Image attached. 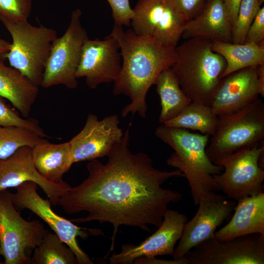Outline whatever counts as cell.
<instances>
[{
  "label": "cell",
  "mask_w": 264,
  "mask_h": 264,
  "mask_svg": "<svg viewBox=\"0 0 264 264\" xmlns=\"http://www.w3.org/2000/svg\"><path fill=\"white\" fill-rule=\"evenodd\" d=\"M263 152L264 143L242 149L215 163L223 168V172L213 177L227 198L237 201L264 192V170L259 165Z\"/></svg>",
  "instance_id": "9c48e42d"
},
{
  "label": "cell",
  "mask_w": 264,
  "mask_h": 264,
  "mask_svg": "<svg viewBox=\"0 0 264 264\" xmlns=\"http://www.w3.org/2000/svg\"><path fill=\"white\" fill-rule=\"evenodd\" d=\"M11 46V43L0 38V61L6 59V55L8 52Z\"/></svg>",
  "instance_id": "8d00e7d4"
},
{
  "label": "cell",
  "mask_w": 264,
  "mask_h": 264,
  "mask_svg": "<svg viewBox=\"0 0 264 264\" xmlns=\"http://www.w3.org/2000/svg\"><path fill=\"white\" fill-rule=\"evenodd\" d=\"M33 164L38 172L48 181L63 183V175L74 163L69 141L59 144L47 140L32 148Z\"/></svg>",
  "instance_id": "44dd1931"
},
{
  "label": "cell",
  "mask_w": 264,
  "mask_h": 264,
  "mask_svg": "<svg viewBox=\"0 0 264 264\" xmlns=\"http://www.w3.org/2000/svg\"><path fill=\"white\" fill-rule=\"evenodd\" d=\"M217 192H209L200 198L195 215L184 226L174 259H182L195 246L213 238L217 228L231 216L236 200Z\"/></svg>",
  "instance_id": "4fadbf2b"
},
{
  "label": "cell",
  "mask_w": 264,
  "mask_h": 264,
  "mask_svg": "<svg viewBox=\"0 0 264 264\" xmlns=\"http://www.w3.org/2000/svg\"><path fill=\"white\" fill-rule=\"evenodd\" d=\"M233 25L224 0H208L201 11L185 23L182 38L233 42Z\"/></svg>",
  "instance_id": "d6986e66"
},
{
  "label": "cell",
  "mask_w": 264,
  "mask_h": 264,
  "mask_svg": "<svg viewBox=\"0 0 264 264\" xmlns=\"http://www.w3.org/2000/svg\"><path fill=\"white\" fill-rule=\"evenodd\" d=\"M11 36L12 42L6 58L38 86H41L52 44L58 37L54 29L33 26L27 20L13 22L0 17Z\"/></svg>",
  "instance_id": "8992f818"
},
{
  "label": "cell",
  "mask_w": 264,
  "mask_h": 264,
  "mask_svg": "<svg viewBox=\"0 0 264 264\" xmlns=\"http://www.w3.org/2000/svg\"><path fill=\"white\" fill-rule=\"evenodd\" d=\"M154 133L173 149L167 164L180 170L187 179L195 205L208 193L220 191L213 176L220 174L223 168L212 162L207 154L210 135L163 124Z\"/></svg>",
  "instance_id": "3957f363"
},
{
  "label": "cell",
  "mask_w": 264,
  "mask_h": 264,
  "mask_svg": "<svg viewBox=\"0 0 264 264\" xmlns=\"http://www.w3.org/2000/svg\"><path fill=\"white\" fill-rule=\"evenodd\" d=\"M258 79L261 92V96H264V64L257 66Z\"/></svg>",
  "instance_id": "d590c367"
},
{
  "label": "cell",
  "mask_w": 264,
  "mask_h": 264,
  "mask_svg": "<svg viewBox=\"0 0 264 264\" xmlns=\"http://www.w3.org/2000/svg\"><path fill=\"white\" fill-rule=\"evenodd\" d=\"M112 11V17L114 24L129 26L133 16V11L131 8L130 0H107Z\"/></svg>",
  "instance_id": "4dcf8cb0"
},
{
  "label": "cell",
  "mask_w": 264,
  "mask_h": 264,
  "mask_svg": "<svg viewBox=\"0 0 264 264\" xmlns=\"http://www.w3.org/2000/svg\"><path fill=\"white\" fill-rule=\"evenodd\" d=\"M186 215L177 211L168 209L158 229L140 244H125L121 251L109 259L110 264H130L143 257L172 255L175 246L182 236Z\"/></svg>",
  "instance_id": "2e32d148"
},
{
  "label": "cell",
  "mask_w": 264,
  "mask_h": 264,
  "mask_svg": "<svg viewBox=\"0 0 264 264\" xmlns=\"http://www.w3.org/2000/svg\"><path fill=\"white\" fill-rule=\"evenodd\" d=\"M81 11H73L66 30L53 42L48 57L41 86L44 88L61 85L76 88V76L83 46L88 38L81 22Z\"/></svg>",
  "instance_id": "ba28073f"
},
{
  "label": "cell",
  "mask_w": 264,
  "mask_h": 264,
  "mask_svg": "<svg viewBox=\"0 0 264 264\" xmlns=\"http://www.w3.org/2000/svg\"><path fill=\"white\" fill-rule=\"evenodd\" d=\"M154 85L160 100L158 121L161 124L177 116L192 102L181 89L171 67L158 75Z\"/></svg>",
  "instance_id": "cb8c5ba5"
},
{
  "label": "cell",
  "mask_w": 264,
  "mask_h": 264,
  "mask_svg": "<svg viewBox=\"0 0 264 264\" xmlns=\"http://www.w3.org/2000/svg\"><path fill=\"white\" fill-rule=\"evenodd\" d=\"M103 164L97 159L87 164L88 177L70 187L60 198L58 204L69 214L85 211L84 218L70 220L73 222L98 221L114 228L110 251L121 225L137 227L150 232L149 225L158 227L168 206L182 198L178 191L164 188L170 178L183 177L178 169L168 171L155 168L152 159L142 152L132 153L129 148L130 130Z\"/></svg>",
  "instance_id": "6da1fadb"
},
{
  "label": "cell",
  "mask_w": 264,
  "mask_h": 264,
  "mask_svg": "<svg viewBox=\"0 0 264 264\" xmlns=\"http://www.w3.org/2000/svg\"><path fill=\"white\" fill-rule=\"evenodd\" d=\"M132 9L131 25L136 34L176 47L186 22L174 0H138Z\"/></svg>",
  "instance_id": "8fae6325"
},
{
  "label": "cell",
  "mask_w": 264,
  "mask_h": 264,
  "mask_svg": "<svg viewBox=\"0 0 264 264\" xmlns=\"http://www.w3.org/2000/svg\"><path fill=\"white\" fill-rule=\"evenodd\" d=\"M38 87L19 70L0 61V97L10 101L24 118L30 115Z\"/></svg>",
  "instance_id": "7402d4cb"
},
{
  "label": "cell",
  "mask_w": 264,
  "mask_h": 264,
  "mask_svg": "<svg viewBox=\"0 0 264 264\" xmlns=\"http://www.w3.org/2000/svg\"><path fill=\"white\" fill-rule=\"evenodd\" d=\"M182 259L186 264H264V235L251 234L222 241L211 238Z\"/></svg>",
  "instance_id": "7c38bea8"
},
{
  "label": "cell",
  "mask_w": 264,
  "mask_h": 264,
  "mask_svg": "<svg viewBox=\"0 0 264 264\" xmlns=\"http://www.w3.org/2000/svg\"><path fill=\"white\" fill-rule=\"evenodd\" d=\"M31 264H75L76 256L55 233L46 230L42 240L35 249Z\"/></svg>",
  "instance_id": "484cf974"
},
{
  "label": "cell",
  "mask_w": 264,
  "mask_h": 264,
  "mask_svg": "<svg viewBox=\"0 0 264 264\" xmlns=\"http://www.w3.org/2000/svg\"><path fill=\"white\" fill-rule=\"evenodd\" d=\"M264 41V7L260 8L249 26L245 43L259 44Z\"/></svg>",
  "instance_id": "1f68e13d"
},
{
  "label": "cell",
  "mask_w": 264,
  "mask_h": 264,
  "mask_svg": "<svg viewBox=\"0 0 264 264\" xmlns=\"http://www.w3.org/2000/svg\"><path fill=\"white\" fill-rule=\"evenodd\" d=\"M119 123L116 114L101 120L94 114H88L82 130L69 141L73 163L107 156L124 135Z\"/></svg>",
  "instance_id": "9a60e30c"
},
{
  "label": "cell",
  "mask_w": 264,
  "mask_h": 264,
  "mask_svg": "<svg viewBox=\"0 0 264 264\" xmlns=\"http://www.w3.org/2000/svg\"><path fill=\"white\" fill-rule=\"evenodd\" d=\"M208 0H174L184 20L186 22L196 16Z\"/></svg>",
  "instance_id": "d6a6232c"
},
{
  "label": "cell",
  "mask_w": 264,
  "mask_h": 264,
  "mask_svg": "<svg viewBox=\"0 0 264 264\" xmlns=\"http://www.w3.org/2000/svg\"><path fill=\"white\" fill-rule=\"evenodd\" d=\"M31 8V0H0V17L13 22L27 20Z\"/></svg>",
  "instance_id": "f546056e"
},
{
  "label": "cell",
  "mask_w": 264,
  "mask_h": 264,
  "mask_svg": "<svg viewBox=\"0 0 264 264\" xmlns=\"http://www.w3.org/2000/svg\"><path fill=\"white\" fill-rule=\"evenodd\" d=\"M202 38L185 40L176 47V59L171 67L180 87L192 102L210 106L226 67L224 58Z\"/></svg>",
  "instance_id": "277c9868"
},
{
  "label": "cell",
  "mask_w": 264,
  "mask_h": 264,
  "mask_svg": "<svg viewBox=\"0 0 264 264\" xmlns=\"http://www.w3.org/2000/svg\"><path fill=\"white\" fill-rule=\"evenodd\" d=\"M261 95L257 66L246 67L221 79L210 106L219 117L242 109Z\"/></svg>",
  "instance_id": "e0dca14e"
},
{
  "label": "cell",
  "mask_w": 264,
  "mask_h": 264,
  "mask_svg": "<svg viewBox=\"0 0 264 264\" xmlns=\"http://www.w3.org/2000/svg\"><path fill=\"white\" fill-rule=\"evenodd\" d=\"M264 139V103L259 98L238 111L219 116L206 153L215 163L240 150L261 145Z\"/></svg>",
  "instance_id": "5b68a950"
},
{
  "label": "cell",
  "mask_w": 264,
  "mask_h": 264,
  "mask_svg": "<svg viewBox=\"0 0 264 264\" xmlns=\"http://www.w3.org/2000/svg\"><path fill=\"white\" fill-rule=\"evenodd\" d=\"M260 1L261 2V3L262 4L264 2V0H260Z\"/></svg>",
  "instance_id": "74e56055"
},
{
  "label": "cell",
  "mask_w": 264,
  "mask_h": 264,
  "mask_svg": "<svg viewBox=\"0 0 264 264\" xmlns=\"http://www.w3.org/2000/svg\"><path fill=\"white\" fill-rule=\"evenodd\" d=\"M11 194L13 203L20 209H27L48 224L57 235L72 250L78 264H92L88 256L81 248L77 238L87 239L89 233L99 234L100 230L80 227L70 220L61 217L51 208V202L42 198L37 192L38 185L26 181L15 188Z\"/></svg>",
  "instance_id": "30bf717a"
},
{
  "label": "cell",
  "mask_w": 264,
  "mask_h": 264,
  "mask_svg": "<svg viewBox=\"0 0 264 264\" xmlns=\"http://www.w3.org/2000/svg\"><path fill=\"white\" fill-rule=\"evenodd\" d=\"M260 0H241L233 25V42L244 44L247 31L260 9Z\"/></svg>",
  "instance_id": "83f0119b"
},
{
  "label": "cell",
  "mask_w": 264,
  "mask_h": 264,
  "mask_svg": "<svg viewBox=\"0 0 264 264\" xmlns=\"http://www.w3.org/2000/svg\"><path fill=\"white\" fill-rule=\"evenodd\" d=\"M0 126H16L30 130L43 138L48 137L38 120L21 117L0 97Z\"/></svg>",
  "instance_id": "f1b7e54d"
},
{
  "label": "cell",
  "mask_w": 264,
  "mask_h": 264,
  "mask_svg": "<svg viewBox=\"0 0 264 264\" xmlns=\"http://www.w3.org/2000/svg\"><path fill=\"white\" fill-rule=\"evenodd\" d=\"M46 140L36 133L23 128L0 126V159L10 156L22 147L33 148Z\"/></svg>",
  "instance_id": "4316f807"
},
{
  "label": "cell",
  "mask_w": 264,
  "mask_h": 264,
  "mask_svg": "<svg viewBox=\"0 0 264 264\" xmlns=\"http://www.w3.org/2000/svg\"><path fill=\"white\" fill-rule=\"evenodd\" d=\"M32 181L45 194L52 205L58 204L60 198L71 186L66 182L56 184L44 178L36 170L32 160V148L23 147L10 156L0 159V192Z\"/></svg>",
  "instance_id": "ac0fdd59"
},
{
  "label": "cell",
  "mask_w": 264,
  "mask_h": 264,
  "mask_svg": "<svg viewBox=\"0 0 264 264\" xmlns=\"http://www.w3.org/2000/svg\"><path fill=\"white\" fill-rule=\"evenodd\" d=\"M211 48L226 62L221 78L242 69L264 64V41L259 44L215 41L212 42Z\"/></svg>",
  "instance_id": "603a6c76"
},
{
  "label": "cell",
  "mask_w": 264,
  "mask_h": 264,
  "mask_svg": "<svg viewBox=\"0 0 264 264\" xmlns=\"http://www.w3.org/2000/svg\"><path fill=\"white\" fill-rule=\"evenodd\" d=\"M237 201L230 221L215 232L214 239L222 241L251 234L264 235V193Z\"/></svg>",
  "instance_id": "ffe728a7"
},
{
  "label": "cell",
  "mask_w": 264,
  "mask_h": 264,
  "mask_svg": "<svg viewBox=\"0 0 264 264\" xmlns=\"http://www.w3.org/2000/svg\"><path fill=\"white\" fill-rule=\"evenodd\" d=\"M218 121L219 117L210 106L192 102L177 116L163 124L212 136L216 132Z\"/></svg>",
  "instance_id": "d4e9b609"
},
{
  "label": "cell",
  "mask_w": 264,
  "mask_h": 264,
  "mask_svg": "<svg viewBox=\"0 0 264 264\" xmlns=\"http://www.w3.org/2000/svg\"><path fill=\"white\" fill-rule=\"evenodd\" d=\"M110 35L117 41L122 59L112 92L115 95L124 94L131 99L122 110V115L138 113L144 118L147 94L158 75L175 63L176 48L163 45L151 37L138 35L132 28L124 30L122 26L116 24Z\"/></svg>",
  "instance_id": "7a4b0ae2"
},
{
  "label": "cell",
  "mask_w": 264,
  "mask_h": 264,
  "mask_svg": "<svg viewBox=\"0 0 264 264\" xmlns=\"http://www.w3.org/2000/svg\"><path fill=\"white\" fill-rule=\"evenodd\" d=\"M134 264H186L184 259L167 260L156 258L155 257H143L136 259Z\"/></svg>",
  "instance_id": "836d02e7"
},
{
  "label": "cell",
  "mask_w": 264,
  "mask_h": 264,
  "mask_svg": "<svg viewBox=\"0 0 264 264\" xmlns=\"http://www.w3.org/2000/svg\"><path fill=\"white\" fill-rule=\"evenodd\" d=\"M3 264L4 263L0 261V264Z\"/></svg>",
  "instance_id": "f35d334b"
},
{
  "label": "cell",
  "mask_w": 264,
  "mask_h": 264,
  "mask_svg": "<svg viewBox=\"0 0 264 264\" xmlns=\"http://www.w3.org/2000/svg\"><path fill=\"white\" fill-rule=\"evenodd\" d=\"M224 1L231 22L233 25L236 19L241 0H224Z\"/></svg>",
  "instance_id": "e575fe53"
},
{
  "label": "cell",
  "mask_w": 264,
  "mask_h": 264,
  "mask_svg": "<svg viewBox=\"0 0 264 264\" xmlns=\"http://www.w3.org/2000/svg\"><path fill=\"white\" fill-rule=\"evenodd\" d=\"M119 44L111 35L85 41L76 70L77 78L84 77L87 86L96 88L102 83L114 82L121 69Z\"/></svg>",
  "instance_id": "5bb4252c"
},
{
  "label": "cell",
  "mask_w": 264,
  "mask_h": 264,
  "mask_svg": "<svg viewBox=\"0 0 264 264\" xmlns=\"http://www.w3.org/2000/svg\"><path fill=\"white\" fill-rule=\"evenodd\" d=\"M11 194L0 192V255L4 264H29L27 252L39 245L46 230L39 220H27L20 215Z\"/></svg>",
  "instance_id": "52a82bcc"
}]
</instances>
